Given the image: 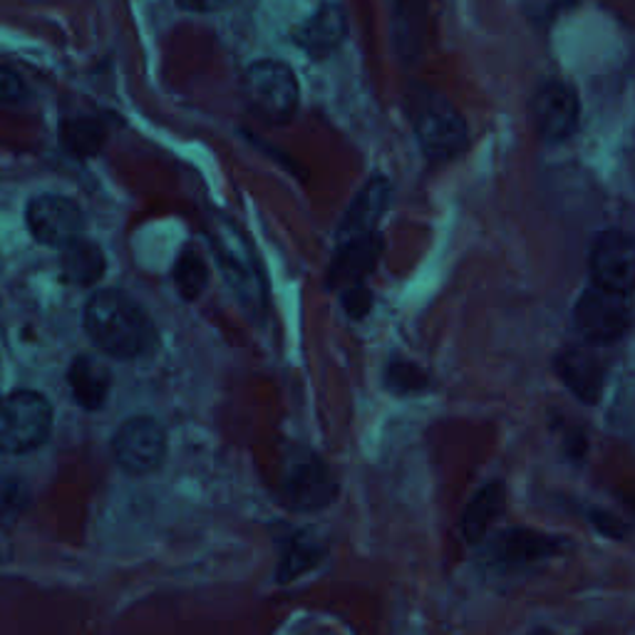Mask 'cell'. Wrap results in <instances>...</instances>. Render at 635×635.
<instances>
[{
	"mask_svg": "<svg viewBox=\"0 0 635 635\" xmlns=\"http://www.w3.org/2000/svg\"><path fill=\"white\" fill-rule=\"evenodd\" d=\"M85 330L97 348L117 360L139 358L155 340L152 320L145 308L115 288L92 294L85 306Z\"/></svg>",
	"mask_w": 635,
	"mask_h": 635,
	"instance_id": "obj_1",
	"label": "cell"
},
{
	"mask_svg": "<svg viewBox=\"0 0 635 635\" xmlns=\"http://www.w3.org/2000/svg\"><path fill=\"white\" fill-rule=\"evenodd\" d=\"M407 112H410L417 142L429 159L445 161L467 147L465 117L445 95L425 85H415L407 95Z\"/></svg>",
	"mask_w": 635,
	"mask_h": 635,
	"instance_id": "obj_2",
	"label": "cell"
},
{
	"mask_svg": "<svg viewBox=\"0 0 635 635\" xmlns=\"http://www.w3.org/2000/svg\"><path fill=\"white\" fill-rule=\"evenodd\" d=\"M244 97L251 115L261 122L286 125L298 110L300 90L286 62L258 60L244 75Z\"/></svg>",
	"mask_w": 635,
	"mask_h": 635,
	"instance_id": "obj_3",
	"label": "cell"
},
{
	"mask_svg": "<svg viewBox=\"0 0 635 635\" xmlns=\"http://www.w3.org/2000/svg\"><path fill=\"white\" fill-rule=\"evenodd\" d=\"M209 236L214 256H217L234 294L239 296L244 308L251 316H261L266 306V286L241 231L231 221H214Z\"/></svg>",
	"mask_w": 635,
	"mask_h": 635,
	"instance_id": "obj_4",
	"label": "cell"
},
{
	"mask_svg": "<svg viewBox=\"0 0 635 635\" xmlns=\"http://www.w3.org/2000/svg\"><path fill=\"white\" fill-rule=\"evenodd\" d=\"M52 407L36 390H16L0 400V452L26 455L48 443Z\"/></svg>",
	"mask_w": 635,
	"mask_h": 635,
	"instance_id": "obj_5",
	"label": "cell"
},
{
	"mask_svg": "<svg viewBox=\"0 0 635 635\" xmlns=\"http://www.w3.org/2000/svg\"><path fill=\"white\" fill-rule=\"evenodd\" d=\"M633 320V308L626 294L604 286L588 288L581 294L574 308L576 330L594 346H611L626 336Z\"/></svg>",
	"mask_w": 635,
	"mask_h": 635,
	"instance_id": "obj_6",
	"label": "cell"
},
{
	"mask_svg": "<svg viewBox=\"0 0 635 635\" xmlns=\"http://www.w3.org/2000/svg\"><path fill=\"white\" fill-rule=\"evenodd\" d=\"M28 229L36 241L50 249H68L82 239L85 217L78 204L60 194H40L28 204Z\"/></svg>",
	"mask_w": 635,
	"mask_h": 635,
	"instance_id": "obj_7",
	"label": "cell"
},
{
	"mask_svg": "<svg viewBox=\"0 0 635 635\" xmlns=\"http://www.w3.org/2000/svg\"><path fill=\"white\" fill-rule=\"evenodd\" d=\"M115 459L129 475H149L167 455V435L157 419L135 417L117 429L112 439Z\"/></svg>",
	"mask_w": 635,
	"mask_h": 635,
	"instance_id": "obj_8",
	"label": "cell"
},
{
	"mask_svg": "<svg viewBox=\"0 0 635 635\" xmlns=\"http://www.w3.org/2000/svg\"><path fill=\"white\" fill-rule=\"evenodd\" d=\"M578 95L572 85L562 80H546L534 92L532 100V117L534 127L544 142H566L578 129Z\"/></svg>",
	"mask_w": 635,
	"mask_h": 635,
	"instance_id": "obj_9",
	"label": "cell"
},
{
	"mask_svg": "<svg viewBox=\"0 0 635 635\" xmlns=\"http://www.w3.org/2000/svg\"><path fill=\"white\" fill-rule=\"evenodd\" d=\"M591 276L596 286L618 294H635V234L611 229L591 249Z\"/></svg>",
	"mask_w": 635,
	"mask_h": 635,
	"instance_id": "obj_10",
	"label": "cell"
},
{
	"mask_svg": "<svg viewBox=\"0 0 635 635\" xmlns=\"http://www.w3.org/2000/svg\"><path fill=\"white\" fill-rule=\"evenodd\" d=\"M562 546H566V542L554 539V536L532 529H509L494 536L487 548H484V556H487L492 564L504 568H522L558 556Z\"/></svg>",
	"mask_w": 635,
	"mask_h": 635,
	"instance_id": "obj_11",
	"label": "cell"
},
{
	"mask_svg": "<svg viewBox=\"0 0 635 635\" xmlns=\"http://www.w3.org/2000/svg\"><path fill=\"white\" fill-rule=\"evenodd\" d=\"M348 38V16L343 6L326 3L294 32V42L310 58H326Z\"/></svg>",
	"mask_w": 635,
	"mask_h": 635,
	"instance_id": "obj_12",
	"label": "cell"
},
{
	"mask_svg": "<svg viewBox=\"0 0 635 635\" xmlns=\"http://www.w3.org/2000/svg\"><path fill=\"white\" fill-rule=\"evenodd\" d=\"M284 492L290 507L318 509L333 499V479L320 459L306 457L290 465L284 479Z\"/></svg>",
	"mask_w": 635,
	"mask_h": 635,
	"instance_id": "obj_13",
	"label": "cell"
},
{
	"mask_svg": "<svg viewBox=\"0 0 635 635\" xmlns=\"http://www.w3.org/2000/svg\"><path fill=\"white\" fill-rule=\"evenodd\" d=\"M390 36L397 56L415 60L425 48L429 28V0H387Z\"/></svg>",
	"mask_w": 635,
	"mask_h": 635,
	"instance_id": "obj_14",
	"label": "cell"
},
{
	"mask_svg": "<svg viewBox=\"0 0 635 635\" xmlns=\"http://www.w3.org/2000/svg\"><path fill=\"white\" fill-rule=\"evenodd\" d=\"M556 373L581 403H586V405L598 403L601 390H604L606 368H604V363L596 358V353L584 350V348L566 350L556 358Z\"/></svg>",
	"mask_w": 635,
	"mask_h": 635,
	"instance_id": "obj_15",
	"label": "cell"
},
{
	"mask_svg": "<svg viewBox=\"0 0 635 635\" xmlns=\"http://www.w3.org/2000/svg\"><path fill=\"white\" fill-rule=\"evenodd\" d=\"M390 194H393L390 181L385 177L370 179L358 197H355L346 219H343L338 239L350 241V239H360V236L375 234V224H378L383 211L387 209V204H390Z\"/></svg>",
	"mask_w": 635,
	"mask_h": 635,
	"instance_id": "obj_16",
	"label": "cell"
},
{
	"mask_svg": "<svg viewBox=\"0 0 635 635\" xmlns=\"http://www.w3.org/2000/svg\"><path fill=\"white\" fill-rule=\"evenodd\" d=\"M380 236L368 234L360 239L340 241V251L330 268V286H358L363 276L373 271L380 256Z\"/></svg>",
	"mask_w": 635,
	"mask_h": 635,
	"instance_id": "obj_17",
	"label": "cell"
},
{
	"mask_svg": "<svg viewBox=\"0 0 635 635\" xmlns=\"http://www.w3.org/2000/svg\"><path fill=\"white\" fill-rule=\"evenodd\" d=\"M68 385L72 390L75 403L80 407H85V410H100L107 400V395H110L112 375L100 358L80 355V358L70 365Z\"/></svg>",
	"mask_w": 635,
	"mask_h": 635,
	"instance_id": "obj_18",
	"label": "cell"
},
{
	"mask_svg": "<svg viewBox=\"0 0 635 635\" xmlns=\"http://www.w3.org/2000/svg\"><path fill=\"white\" fill-rule=\"evenodd\" d=\"M504 504H507V489H504V482L494 479L472 497L469 507L462 516V534L467 536V542L477 544L487 536L489 526L499 519L504 514Z\"/></svg>",
	"mask_w": 635,
	"mask_h": 635,
	"instance_id": "obj_19",
	"label": "cell"
},
{
	"mask_svg": "<svg viewBox=\"0 0 635 635\" xmlns=\"http://www.w3.org/2000/svg\"><path fill=\"white\" fill-rule=\"evenodd\" d=\"M62 274L75 284H92L105 271V256L95 244L75 241L68 249H62Z\"/></svg>",
	"mask_w": 635,
	"mask_h": 635,
	"instance_id": "obj_20",
	"label": "cell"
},
{
	"mask_svg": "<svg viewBox=\"0 0 635 635\" xmlns=\"http://www.w3.org/2000/svg\"><path fill=\"white\" fill-rule=\"evenodd\" d=\"M209 284V268L201 261L199 254L185 251L175 266V286L185 300H194L201 296V290Z\"/></svg>",
	"mask_w": 635,
	"mask_h": 635,
	"instance_id": "obj_21",
	"label": "cell"
},
{
	"mask_svg": "<svg viewBox=\"0 0 635 635\" xmlns=\"http://www.w3.org/2000/svg\"><path fill=\"white\" fill-rule=\"evenodd\" d=\"M62 139H65V145L72 149V152L92 155L102 142V129L95 120L80 117V120H70L68 125L62 127Z\"/></svg>",
	"mask_w": 635,
	"mask_h": 635,
	"instance_id": "obj_22",
	"label": "cell"
},
{
	"mask_svg": "<svg viewBox=\"0 0 635 635\" xmlns=\"http://www.w3.org/2000/svg\"><path fill=\"white\" fill-rule=\"evenodd\" d=\"M387 383H390V387L397 393H415L427 385V375L413 363L395 360L390 370H387Z\"/></svg>",
	"mask_w": 635,
	"mask_h": 635,
	"instance_id": "obj_23",
	"label": "cell"
},
{
	"mask_svg": "<svg viewBox=\"0 0 635 635\" xmlns=\"http://www.w3.org/2000/svg\"><path fill=\"white\" fill-rule=\"evenodd\" d=\"M26 504V489L18 482H0V524H8L16 519V514L23 509Z\"/></svg>",
	"mask_w": 635,
	"mask_h": 635,
	"instance_id": "obj_24",
	"label": "cell"
},
{
	"mask_svg": "<svg viewBox=\"0 0 635 635\" xmlns=\"http://www.w3.org/2000/svg\"><path fill=\"white\" fill-rule=\"evenodd\" d=\"M26 100H28V88L26 82L20 80V75L6 68V65H0V102L18 105Z\"/></svg>",
	"mask_w": 635,
	"mask_h": 635,
	"instance_id": "obj_25",
	"label": "cell"
},
{
	"mask_svg": "<svg viewBox=\"0 0 635 635\" xmlns=\"http://www.w3.org/2000/svg\"><path fill=\"white\" fill-rule=\"evenodd\" d=\"M568 3L572 0H524V8L534 18V23H544V20H552Z\"/></svg>",
	"mask_w": 635,
	"mask_h": 635,
	"instance_id": "obj_26",
	"label": "cell"
},
{
	"mask_svg": "<svg viewBox=\"0 0 635 635\" xmlns=\"http://www.w3.org/2000/svg\"><path fill=\"white\" fill-rule=\"evenodd\" d=\"M343 304H346L348 308V314L353 318H360L365 316L370 310V304H373V296H370V290H365L360 284L358 286H350L346 290V298H343Z\"/></svg>",
	"mask_w": 635,
	"mask_h": 635,
	"instance_id": "obj_27",
	"label": "cell"
},
{
	"mask_svg": "<svg viewBox=\"0 0 635 635\" xmlns=\"http://www.w3.org/2000/svg\"><path fill=\"white\" fill-rule=\"evenodd\" d=\"M181 10H189V13H219L239 3V0H175Z\"/></svg>",
	"mask_w": 635,
	"mask_h": 635,
	"instance_id": "obj_28",
	"label": "cell"
},
{
	"mask_svg": "<svg viewBox=\"0 0 635 635\" xmlns=\"http://www.w3.org/2000/svg\"><path fill=\"white\" fill-rule=\"evenodd\" d=\"M591 519H594V524L598 526L601 532L608 534V536H618L621 539V534H626V526H623L616 516H611V514H604V512H594L591 514Z\"/></svg>",
	"mask_w": 635,
	"mask_h": 635,
	"instance_id": "obj_29",
	"label": "cell"
}]
</instances>
